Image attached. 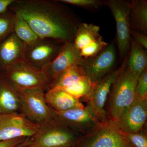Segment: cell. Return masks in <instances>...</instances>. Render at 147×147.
Returning a JSON list of instances; mask_svg holds the SVG:
<instances>
[{"label": "cell", "mask_w": 147, "mask_h": 147, "mask_svg": "<svg viewBox=\"0 0 147 147\" xmlns=\"http://www.w3.org/2000/svg\"><path fill=\"white\" fill-rule=\"evenodd\" d=\"M8 9L19 13L40 38L73 42L79 23L59 1L14 0Z\"/></svg>", "instance_id": "6da1fadb"}, {"label": "cell", "mask_w": 147, "mask_h": 147, "mask_svg": "<svg viewBox=\"0 0 147 147\" xmlns=\"http://www.w3.org/2000/svg\"><path fill=\"white\" fill-rule=\"evenodd\" d=\"M127 56L124 60L122 69L112 85L107 100V118L114 122L120 119L136 98V88L139 77L127 67Z\"/></svg>", "instance_id": "7a4b0ae2"}, {"label": "cell", "mask_w": 147, "mask_h": 147, "mask_svg": "<svg viewBox=\"0 0 147 147\" xmlns=\"http://www.w3.org/2000/svg\"><path fill=\"white\" fill-rule=\"evenodd\" d=\"M81 136L55 118L39 125L30 140L39 147H74Z\"/></svg>", "instance_id": "3957f363"}, {"label": "cell", "mask_w": 147, "mask_h": 147, "mask_svg": "<svg viewBox=\"0 0 147 147\" xmlns=\"http://www.w3.org/2000/svg\"><path fill=\"white\" fill-rule=\"evenodd\" d=\"M74 147H134L113 121L107 119L81 136Z\"/></svg>", "instance_id": "277c9868"}, {"label": "cell", "mask_w": 147, "mask_h": 147, "mask_svg": "<svg viewBox=\"0 0 147 147\" xmlns=\"http://www.w3.org/2000/svg\"><path fill=\"white\" fill-rule=\"evenodd\" d=\"M17 91L31 89L49 90V84L41 69L35 68L23 60L0 72Z\"/></svg>", "instance_id": "5b68a950"}, {"label": "cell", "mask_w": 147, "mask_h": 147, "mask_svg": "<svg viewBox=\"0 0 147 147\" xmlns=\"http://www.w3.org/2000/svg\"><path fill=\"white\" fill-rule=\"evenodd\" d=\"M20 113L36 124H41L55 119L54 111L47 105L45 91L31 89L18 92Z\"/></svg>", "instance_id": "8992f818"}, {"label": "cell", "mask_w": 147, "mask_h": 147, "mask_svg": "<svg viewBox=\"0 0 147 147\" xmlns=\"http://www.w3.org/2000/svg\"><path fill=\"white\" fill-rule=\"evenodd\" d=\"M108 6L113 14L116 24V38L121 57L125 58L130 49V1L107 0Z\"/></svg>", "instance_id": "52a82bcc"}, {"label": "cell", "mask_w": 147, "mask_h": 147, "mask_svg": "<svg viewBox=\"0 0 147 147\" xmlns=\"http://www.w3.org/2000/svg\"><path fill=\"white\" fill-rule=\"evenodd\" d=\"M38 128V125L30 121L21 113L0 115V141L31 138Z\"/></svg>", "instance_id": "ba28073f"}, {"label": "cell", "mask_w": 147, "mask_h": 147, "mask_svg": "<svg viewBox=\"0 0 147 147\" xmlns=\"http://www.w3.org/2000/svg\"><path fill=\"white\" fill-rule=\"evenodd\" d=\"M64 44L54 38H39L32 44L27 45L24 60L41 70L57 57Z\"/></svg>", "instance_id": "9c48e42d"}, {"label": "cell", "mask_w": 147, "mask_h": 147, "mask_svg": "<svg viewBox=\"0 0 147 147\" xmlns=\"http://www.w3.org/2000/svg\"><path fill=\"white\" fill-rule=\"evenodd\" d=\"M99 31L98 26L87 23H81L77 28L73 43L84 60L97 55L108 46Z\"/></svg>", "instance_id": "30bf717a"}, {"label": "cell", "mask_w": 147, "mask_h": 147, "mask_svg": "<svg viewBox=\"0 0 147 147\" xmlns=\"http://www.w3.org/2000/svg\"><path fill=\"white\" fill-rule=\"evenodd\" d=\"M84 61L73 42L64 43L57 57L41 69L48 81L49 89L64 71L74 66H82Z\"/></svg>", "instance_id": "8fae6325"}, {"label": "cell", "mask_w": 147, "mask_h": 147, "mask_svg": "<svg viewBox=\"0 0 147 147\" xmlns=\"http://www.w3.org/2000/svg\"><path fill=\"white\" fill-rule=\"evenodd\" d=\"M123 65L115 71L108 74L95 85L89 97L86 100V106L100 121L108 119L105 105L112 85L115 82L122 69Z\"/></svg>", "instance_id": "7c38bea8"}, {"label": "cell", "mask_w": 147, "mask_h": 147, "mask_svg": "<svg viewBox=\"0 0 147 147\" xmlns=\"http://www.w3.org/2000/svg\"><path fill=\"white\" fill-rule=\"evenodd\" d=\"M116 59L115 48L112 42L97 55L84 59L82 66L86 76L96 84L109 73Z\"/></svg>", "instance_id": "4fadbf2b"}, {"label": "cell", "mask_w": 147, "mask_h": 147, "mask_svg": "<svg viewBox=\"0 0 147 147\" xmlns=\"http://www.w3.org/2000/svg\"><path fill=\"white\" fill-rule=\"evenodd\" d=\"M54 111L55 118L81 136L89 132L100 122L87 106L64 112Z\"/></svg>", "instance_id": "5bb4252c"}, {"label": "cell", "mask_w": 147, "mask_h": 147, "mask_svg": "<svg viewBox=\"0 0 147 147\" xmlns=\"http://www.w3.org/2000/svg\"><path fill=\"white\" fill-rule=\"evenodd\" d=\"M147 118V99L136 97L120 119L115 123L123 132L135 133L142 131Z\"/></svg>", "instance_id": "9a60e30c"}, {"label": "cell", "mask_w": 147, "mask_h": 147, "mask_svg": "<svg viewBox=\"0 0 147 147\" xmlns=\"http://www.w3.org/2000/svg\"><path fill=\"white\" fill-rule=\"evenodd\" d=\"M26 47L13 32L0 42V72L23 60Z\"/></svg>", "instance_id": "2e32d148"}, {"label": "cell", "mask_w": 147, "mask_h": 147, "mask_svg": "<svg viewBox=\"0 0 147 147\" xmlns=\"http://www.w3.org/2000/svg\"><path fill=\"white\" fill-rule=\"evenodd\" d=\"M45 97L47 105L56 112L85 107L80 100L59 88L49 89L45 92Z\"/></svg>", "instance_id": "e0dca14e"}, {"label": "cell", "mask_w": 147, "mask_h": 147, "mask_svg": "<svg viewBox=\"0 0 147 147\" xmlns=\"http://www.w3.org/2000/svg\"><path fill=\"white\" fill-rule=\"evenodd\" d=\"M20 113L18 92L0 74V115Z\"/></svg>", "instance_id": "ac0fdd59"}, {"label": "cell", "mask_w": 147, "mask_h": 147, "mask_svg": "<svg viewBox=\"0 0 147 147\" xmlns=\"http://www.w3.org/2000/svg\"><path fill=\"white\" fill-rule=\"evenodd\" d=\"M129 51L127 66L135 76L139 77L142 72L147 69V50L131 38Z\"/></svg>", "instance_id": "d6986e66"}, {"label": "cell", "mask_w": 147, "mask_h": 147, "mask_svg": "<svg viewBox=\"0 0 147 147\" xmlns=\"http://www.w3.org/2000/svg\"><path fill=\"white\" fill-rule=\"evenodd\" d=\"M130 29L147 32V1L146 0L130 1Z\"/></svg>", "instance_id": "ffe728a7"}, {"label": "cell", "mask_w": 147, "mask_h": 147, "mask_svg": "<svg viewBox=\"0 0 147 147\" xmlns=\"http://www.w3.org/2000/svg\"><path fill=\"white\" fill-rule=\"evenodd\" d=\"M95 84L86 76L68 86L61 89L78 100L83 98L86 101L91 94Z\"/></svg>", "instance_id": "44dd1931"}, {"label": "cell", "mask_w": 147, "mask_h": 147, "mask_svg": "<svg viewBox=\"0 0 147 147\" xmlns=\"http://www.w3.org/2000/svg\"><path fill=\"white\" fill-rule=\"evenodd\" d=\"M14 13L13 32L27 45L32 44L39 38L19 13Z\"/></svg>", "instance_id": "7402d4cb"}, {"label": "cell", "mask_w": 147, "mask_h": 147, "mask_svg": "<svg viewBox=\"0 0 147 147\" xmlns=\"http://www.w3.org/2000/svg\"><path fill=\"white\" fill-rule=\"evenodd\" d=\"M86 76V73L82 66H74L62 73L57 79L49 86V89L62 88L68 86Z\"/></svg>", "instance_id": "603a6c76"}, {"label": "cell", "mask_w": 147, "mask_h": 147, "mask_svg": "<svg viewBox=\"0 0 147 147\" xmlns=\"http://www.w3.org/2000/svg\"><path fill=\"white\" fill-rule=\"evenodd\" d=\"M14 13L8 9L0 14V42L13 32Z\"/></svg>", "instance_id": "cb8c5ba5"}, {"label": "cell", "mask_w": 147, "mask_h": 147, "mask_svg": "<svg viewBox=\"0 0 147 147\" xmlns=\"http://www.w3.org/2000/svg\"><path fill=\"white\" fill-rule=\"evenodd\" d=\"M61 2L86 9H93L105 5V1L99 0H60Z\"/></svg>", "instance_id": "d4e9b609"}, {"label": "cell", "mask_w": 147, "mask_h": 147, "mask_svg": "<svg viewBox=\"0 0 147 147\" xmlns=\"http://www.w3.org/2000/svg\"><path fill=\"white\" fill-rule=\"evenodd\" d=\"M142 131L135 133L122 131L127 140L134 147H147L146 135L142 133Z\"/></svg>", "instance_id": "484cf974"}, {"label": "cell", "mask_w": 147, "mask_h": 147, "mask_svg": "<svg viewBox=\"0 0 147 147\" xmlns=\"http://www.w3.org/2000/svg\"><path fill=\"white\" fill-rule=\"evenodd\" d=\"M136 97L147 99V69L139 76L136 88Z\"/></svg>", "instance_id": "4316f807"}, {"label": "cell", "mask_w": 147, "mask_h": 147, "mask_svg": "<svg viewBox=\"0 0 147 147\" xmlns=\"http://www.w3.org/2000/svg\"><path fill=\"white\" fill-rule=\"evenodd\" d=\"M130 35L133 36L135 41L145 50H147V37L146 35L136 31L130 30Z\"/></svg>", "instance_id": "83f0119b"}, {"label": "cell", "mask_w": 147, "mask_h": 147, "mask_svg": "<svg viewBox=\"0 0 147 147\" xmlns=\"http://www.w3.org/2000/svg\"><path fill=\"white\" fill-rule=\"evenodd\" d=\"M28 138H19L6 141H0V147H16Z\"/></svg>", "instance_id": "f1b7e54d"}, {"label": "cell", "mask_w": 147, "mask_h": 147, "mask_svg": "<svg viewBox=\"0 0 147 147\" xmlns=\"http://www.w3.org/2000/svg\"><path fill=\"white\" fill-rule=\"evenodd\" d=\"M14 1V0H0V14L7 11L9 6Z\"/></svg>", "instance_id": "f546056e"}, {"label": "cell", "mask_w": 147, "mask_h": 147, "mask_svg": "<svg viewBox=\"0 0 147 147\" xmlns=\"http://www.w3.org/2000/svg\"><path fill=\"white\" fill-rule=\"evenodd\" d=\"M18 147H39L34 143L31 142L30 138H28L25 142L21 144Z\"/></svg>", "instance_id": "4dcf8cb0"}, {"label": "cell", "mask_w": 147, "mask_h": 147, "mask_svg": "<svg viewBox=\"0 0 147 147\" xmlns=\"http://www.w3.org/2000/svg\"><path fill=\"white\" fill-rule=\"evenodd\" d=\"M19 146H18L16 147H19Z\"/></svg>", "instance_id": "1f68e13d"}]
</instances>
